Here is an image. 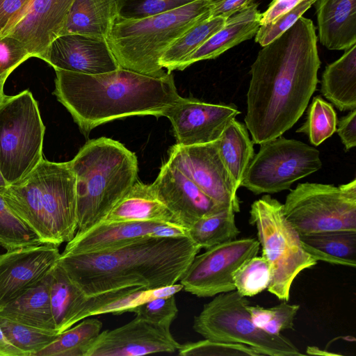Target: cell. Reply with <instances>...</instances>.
<instances>
[{
	"instance_id": "cell-1",
	"label": "cell",
	"mask_w": 356,
	"mask_h": 356,
	"mask_svg": "<svg viewBox=\"0 0 356 356\" xmlns=\"http://www.w3.org/2000/svg\"><path fill=\"white\" fill-rule=\"evenodd\" d=\"M321 65L316 28L301 17L259 51L250 67L244 121L253 143L291 129L316 89Z\"/></svg>"
},
{
	"instance_id": "cell-2",
	"label": "cell",
	"mask_w": 356,
	"mask_h": 356,
	"mask_svg": "<svg viewBox=\"0 0 356 356\" xmlns=\"http://www.w3.org/2000/svg\"><path fill=\"white\" fill-rule=\"evenodd\" d=\"M200 248L188 236H145L99 252L60 253L57 263L88 296L177 284Z\"/></svg>"
},
{
	"instance_id": "cell-3",
	"label": "cell",
	"mask_w": 356,
	"mask_h": 356,
	"mask_svg": "<svg viewBox=\"0 0 356 356\" xmlns=\"http://www.w3.org/2000/svg\"><path fill=\"white\" fill-rule=\"evenodd\" d=\"M55 72L54 94L86 136L96 127L117 119L164 116L181 97L169 72L153 76L122 67L97 74Z\"/></svg>"
},
{
	"instance_id": "cell-4",
	"label": "cell",
	"mask_w": 356,
	"mask_h": 356,
	"mask_svg": "<svg viewBox=\"0 0 356 356\" xmlns=\"http://www.w3.org/2000/svg\"><path fill=\"white\" fill-rule=\"evenodd\" d=\"M0 195L42 243L59 246L74 236L76 178L68 162L43 159L24 178L1 188Z\"/></svg>"
},
{
	"instance_id": "cell-5",
	"label": "cell",
	"mask_w": 356,
	"mask_h": 356,
	"mask_svg": "<svg viewBox=\"0 0 356 356\" xmlns=\"http://www.w3.org/2000/svg\"><path fill=\"white\" fill-rule=\"evenodd\" d=\"M68 163L76 178L77 232L104 220L138 179V160L123 144L88 140Z\"/></svg>"
},
{
	"instance_id": "cell-6",
	"label": "cell",
	"mask_w": 356,
	"mask_h": 356,
	"mask_svg": "<svg viewBox=\"0 0 356 356\" xmlns=\"http://www.w3.org/2000/svg\"><path fill=\"white\" fill-rule=\"evenodd\" d=\"M211 0H195L172 10L143 18L118 17L106 38L122 68L161 76L159 60L167 48L195 24L209 18Z\"/></svg>"
},
{
	"instance_id": "cell-7",
	"label": "cell",
	"mask_w": 356,
	"mask_h": 356,
	"mask_svg": "<svg viewBox=\"0 0 356 356\" xmlns=\"http://www.w3.org/2000/svg\"><path fill=\"white\" fill-rule=\"evenodd\" d=\"M249 222L257 228L262 256L269 264L267 290L279 300L288 301L294 280L317 261L304 250L299 233L284 214L283 204L270 195L252 204Z\"/></svg>"
},
{
	"instance_id": "cell-8",
	"label": "cell",
	"mask_w": 356,
	"mask_h": 356,
	"mask_svg": "<svg viewBox=\"0 0 356 356\" xmlns=\"http://www.w3.org/2000/svg\"><path fill=\"white\" fill-rule=\"evenodd\" d=\"M45 127L38 102L26 90L0 104V173L7 185L28 175L43 159Z\"/></svg>"
},
{
	"instance_id": "cell-9",
	"label": "cell",
	"mask_w": 356,
	"mask_h": 356,
	"mask_svg": "<svg viewBox=\"0 0 356 356\" xmlns=\"http://www.w3.org/2000/svg\"><path fill=\"white\" fill-rule=\"evenodd\" d=\"M249 304L236 290L218 294L195 316L193 328L204 339L246 345L261 355H305L282 334L272 335L257 327L246 309Z\"/></svg>"
},
{
	"instance_id": "cell-10",
	"label": "cell",
	"mask_w": 356,
	"mask_h": 356,
	"mask_svg": "<svg viewBox=\"0 0 356 356\" xmlns=\"http://www.w3.org/2000/svg\"><path fill=\"white\" fill-rule=\"evenodd\" d=\"M283 211L299 234L356 231V179L338 186L299 184L286 196Z\"/></svg>"
},
{
	"instance_id": "cell-11",
	"label": "cell",
	"mask_w": 356,
	"mask_h": 356,
	"mask_svg": "<svg viewBox=\"0 0 356 356\" xmlns=\"http://www.w3.org/2000/svg\"><path fill=\"white\" fill-rule=\"evenodd\" d=\"M319 151L306 143L279 136L260 144L241 184L255 195L287 190L296 181L320 170Z\"/></svg>"
},
{
	"instance_id": "cell-12",
	"label": "cell",
	"mask_w": 356,
	"mask_h": 356,
	"mask_svg": "<svg viewBox=\"0 0 356 356\" xmlns=\"http://www.w3.org/2000/svg\"><path fill=\"white\" fill-rule=\"evenodd\" d=\"M259 248L257 239L242 238L206 249L194 257L179 283L185 291L200 298L234 291V272L257 255Z\"/></svg>"
},
{
	"instance_id": "cell-13",
	"label": "cell",
	"mask_w": 356,
	"mask_h": 356,
	"mask_svg": "<svg viewBox=\"0 0 356 356\" xmlns=\"http://www.w3.org/2000/svg\"><path fill=\"white\" fill-rule=\"evenodd\" d=\"M218 204L240 211L237 187L220 156L217 140L183 146L173 145L167 161Z\"/></svg>"
},
{
	"instance_id": "cell-14",
	"label": "cell",
	"mask_w": 356,
	"mask_h": 356,
	"mask_svg": "<svg viewBox=\"0 0 356 356\" xmlns=\"http://www.w3.org/2000/svg\"><path fill=\"white\" fill-rule=\"evenodd\" d=\"M74 0H29L9 20L0 35L19 40L32 57L42 59L62 33Z\"/></svg>"
},
{
	"instance_id": "cell-15",
	"label": "cell",
	"mask_w": 356,
	"mask_h": 356,
	"mask_svg": "<svg viewBox=\"0 0 356 356\" xmlns=\"http://www.w3.org/2000/svg\"><path fill=\"white\" fill-rule=\"evenodd\" d=\"M241 112L233 104H211L181 97L165 111L177 144L202 145L220 139L228 124Z\"/></svg>"
},
{
	"instance_id": "cell-16",
	"label": "cell",
	"mask_w": 356,
	"mask_h": 356,
	"mask_svg": "<svg viewBox=\"0 0 356 356\" xmlns=\"http://www.w3.org/2000/svg\"><path fill=\"white\" fill-rule=\"evenodd\" d=\"M179 343L170 328L136 316L127 324L100 332L85 356H140L174 353Z\"/></svg>"
},
{
	"instance_id": "cell-17",
	"label": "cell",
	"mask_w": 356,
	"mask_h": 356,
	"mask_svg": "<svg viewBox=\"0 0 356 356\" xmlns=\"http://www.w3.org/2000/svg\"><path fill=\"white\" fill-rule=\"evenodd\" d=\"M42 60L54 70L97 74L120 67L106 37L80 33L61 34L47 47Z\"/></svg>"
},
{
	"instance_id": "cell-18",
	"label": "cell",
	"mask_w": 356,
	"mask_h": 356,
	"mask_svg": "<svg viewBox=\"0 0 356 356\" xmlns=\"http://www.w3.org/2000/svg\"><path fill=\"white\" fill-rule=\"evenodd\" d=\"M60 254L58 246L47 243L0 254V309L41 281Z\"/></svg>"
},
{
	"instance_id": "cell-19",
	"label": "cell",
	"mask_w": 356,
	"mask_h": 356,
	"mask_svg": "<svg viewBox=\"0 0 356 356\" xmlns=\"http://www.w3.org/2000/svg\"><path fill=\"white\" fill-rule=\"evenodd\" d=\"M188 236V229L157 221H102L88 229L76 232L62 253L79 254L114 248L145 236Z\"/></svg>"
},
{
	"instance_id": "cell-20",
	"label": "cell",
	"mask_w": 356,
	"mask_h": 356,
	"mask_svg": "<svg viewBox=\"0 0 356 356\" xmlns=\"http://www.w3.org/2000/svg\"><path fill=\"white\" fill-rule=\"evenodd\" d=\"M151 186L179 226L188 229L200 218L226 207L217 204L180 170L166 161Z\"/></svg>"
},
{
	"instance_id": "cell-21",
	"label": "cell",
	"mask_w": 356,
	"mask_h": 356,
	"mask_svg": "<svg viewBox=\"0 0 356 356\" xmlns=\"http://www.w3.org/2000/svg\"><path fill=\"white\" fill-rule=\"evenodd\" d=\"M258 4L249 6L229 17L225 25L200 47L189 56L179 67L183 70L193 63L202 60L213 59L255 36L259 26L261 13Z\"/></svg>"
},
{
	"instance_id": "cell-22",
	"label": "cell",
	"mask_w": 356,
	"mask_h": 356,
	"mask_svg": "<svg viewBox=\"0 0 356 356\" xmlns=\"http://www.w3.org/2000/svg\"><path fill=\"white\" fill-rule=\"evenodd\" d=\"M318 38L330 50L356 44V0H316Z\"/></svg>"
},
{
	"instance_id": "cell-23",
	"label": "cell",
	"mask_w": 356,
	"mask_h": 356,
	"mask_svg": "<svg viewBox=\"0 0 356 356\" xmlns=\"http://www.w3.org/2000/svg\"><path fill=\"white\" fill-rule=\"evenodd\" d=\"M102 221H157L179 226L172 213L157 197L151 184H144L138 179Z\"/></svg>"
},
{
	"instance_id": "cell-24",
	"label": "cell",
	"mask_w": 356,
	"mask_h": 356,
	"mask_svg": "<svg viewBox=\"0 0 356 356\" xmlns=\"http://www.w3.org/2000/svg\"><path fill=\"white\" fill-rule=\"evenodd\" d=\"M0 316L21 324L56 331L50 302L49 273L1 309Z\"/></svg>"
},
{
	"instance_id": "cell-25",
	"label": "cell",
	"mask_w": 356,
	"mask_h": 356,
	"mask_svg": "<svg viewBox=\"0 0 356 356\" xmlns=\"http://www.w3.org/2000/svg\"><path fill=\"white\" fill-rule=\"evenodd\" d=\"M50 302L58 334L81 321L88 296L69 277L56 262L49 272Z\"/></svg>"
},
{
	"instance_id": "cell-26",
	"label": "cell",
	"mask_w": 356,
	"mask_h": 356,
	"mask_svg": "<svg viewBox=\"0 0 356 356\" xmlns=\"http://www.w3.org/2000/svg\"><path fill=\"white\" fill-rule=\"evenodd\" d=\"M321 92L341 111L356 109V44L325 67Z\"/></svg>"
},
{
	"instance_id": "cell-27",
	"label": "cell",
	"mask_w": 356,
	"mask_h": 356,
	"mask_svg": "<svg viewBox=\"0 0 356 356\" xmlns=\"http://www.w3.org/2000/svg\"><path fill=\"white\" fill-rule=\"evenodd\" d=\"M119 14L120 0H74L61 34L106 37Z\"/></svg>"
},
{
	"instance_id": "cell-28",
	"label": "cell",
	"mask_w": 356,
	"mask_h": 356,
	"mask_svg": "<svg viewBox=\"0 0 356 356\" xmlns=\"http://www.w3.org/2000/svg\"><path fill=\"white\" fill-rule=\"evenodd\" d=\"M304 250L317 261L355 268L356 231L338 230L300 234Z\"/></svg>"
},
{
	"instance_id": "cell-29",
	"label": "cell",
	"mask_w": 356,
	"mask_h": 356,
	"mask_svg": "<svg viewBox=\"0 0 356 356\" xmlns=\"http://www.w3.org/2000/svg\"><path fill=\"white\" fill-rule=\"evenodd\" d=\"M218 149L226 168L238 188L254 157L253 142L245 125L232 120L217 140Z\"/></svg>"
},
{
	"instance_id": "cell-30",
	"label": "cell",
	"mask_w": 356,
	"mask_h": 356,
	"mask_svg": "<svg viewBox=\"0 0 356 356\" xmlns=\"http://www.w3.org/2000/svg\"><path fill=\"white\" fill-rule=\"evenodd\" d=\"M227 19L208 18L189 29L167 48L160 58L161 66L169 73L178 70L189 56L225 25Z\"/></svg>"
},
{
	"instance_id": "cell-31",
	"label": "cell",
	"mask_w": 356,
	"mask_h": 356,
	"mask_svg": "<svg viewBox=\"0 0 356 356\" xmlns=\"http://www.w3.org/2000/svg\"><path fill=\"white\" fill-rule=\"evenodd\" d=\"M235 213L229 207L205 216L188 229V236L204 249L236 239L240 231L236 225Z\"/></svg>"
},
{
	"instance_id": "cell-32",
	"label": "cell",
	"mask_w": 356,
	"mask_h": 356,
	"mask_svg": "<svg viewBox=\"0 0 356 356\" xmlns=\"http://www.w3.org/2000/svg\"><path fill=\"white\" fill-rule=\"evenodd\" d=\"M102 323L95 318H83L74 327L63 331L35 356H85V353L100 333Z\"/></svg>"
},
{
	"instance_id": "cell-33",
	"label": "cell",
	"mask_w": 356,
	"mask_h": 356,
	"mask_svg": "<svg viewBox=\"0 0 356 356\" xmlns=\"http://www.w3.org/2000/svg\"><path fill=\"white\" fill-rule=\"evenodd\" d=\"M337 114L332 105L318 95L313 98L307 120L296 132L306 134L310 143L318 146L337 131Z\"/></svg>"
},
{
	"instance_id": "cell-34",
	"label": "cell",
	"mask_w": 356,
	"mask_h": 356,
	"mask_svg": "<svg viewBox=\"0 0 356 356\" xmlns=\"http://www.w3.org/2000/svg\"><path fill=\"white\" fill-rule=\"evenodd\" d=\"M42 244L38 235L9 207L0 195V248L10 251Z\"/></svg>"
},
{
	"instance_id": "cell-35",
	"label": "cell",
	"mask_w": 356,
	"mask_h": 356,
	"mask_svg": "<svg viewBox=\"0 0 356 356\" xmlns=\"http://www.w3.org/2000/svg\"><path fill=\"white\" fill-rule=\"evenodd\" d=\"M0 325L8 340L26 356H35L58 334L56 331L21 324L1 316Z\"/></svg>"
},
{
	"instance_id": "cell-36",
	"label": "cell",
	"mask_w": 356,
	"mask_h": 356,
	"mask_svg": "<svg viewBox=\"0 0 356 356\" xmlns=\"http://www.w3.org/2000/svg\"><path fill=\"white\" fill-rule=\"evenodd\" d=\"M270 281L269 264L262 255L246 260L233 273L235 290L244 297H252L267 289Z\"/></svg>"
},
{
	"instance_id": "cell-37",
	"label": "cell",
	"mask_w": 356,
	"mask_h": 356,
	"mask_svg": "<svg viewBox=\"0 0 356 356\" xmlns=\"http://www.w3.org/2000/svg\"><path fill=\"white\" fill-rule=\"evenodd\" d=\"M178 354L182 356H259L261 355L254 348L236 343L204 339L196 342L181 344Z\"/></svg>"
},
{
	"instance_id": "cell-38",
	"label": "cell",
	"mask_w": 356,
	"mask_h": 356,
	"mask_svg": "<svg viewBox=\"0 0 356 356\" xmlns=\"http://www.w3.org/2000/svg\"><path fill=\"white\" fill-rule=\"evenodd\" d=\"M128 312L167 327L176 318L178 309L175 295L158 297L130 309Z\"/></svg>"
},
{
	"instance_id": "cell-39",
	"label": "cell",
	"mask_w": 356,
	"mask_h": 356,
	"mask_svg": "<svg viewBox=\"0 0 356 356\" xmlns=\"http://www.w3.org/2000/svg\"><path fill=\"white\" fill-rule=\"evenodd\" d=\"M315 2L316 0H305L271 22L261 25L255 35V42L262 47L267 45L292 26Z\"/></svg>"
},
{
	"instance_id": "cell-40",
	"label": "cell",
	"mask_w": 356,
	"mask_h": 356,
	"mask_svg": "<svg viewBox=\"0 0 356 356\" xmlns=\"http://www.w3.org/2000/svg\"><path fill=\"white\" fill-rule=\"evenodd\" d=\"M195 0H120L119 17L143 18L188 4Z\"/></svg>"
},
{
	"instance_id": "cell-41",
	"label": "cell",
	"mask_w": 356,
	"mask_h": 356,
	"mask_svg": "<svg viewBox=\"0 0 356 356\" xmlns=\"http://www.w3.org/2000/svg\"><path fill=\"white\" fill-rule=\"evenodd\" d=\"M31 57V54L19 40L10 35H0V75L9 76Z\"/></svg>"
},
{
	"instance_id": "cell-42",
	"label": "cell",
	"mask_w": 356,
	"mask_h": 356,
	"mask_svg": "<svg viewBox=\"0 0 356 356\" xmlns=\"http://www.w3.org/2000/svg\"><path fill=\"white\" fill-rule=\"evenodd\" d=\"M299 309V305L289 304L287 301L270 307L271 317L263 330L272 335H279L284 330H293Z\"/></svg>"
},
{
	"instance_id": "cell-43",
	"label": "cell",
	"mask_w": 356,
	"mask_h": 356,
	"mask_svg": "<svg viewBox=\"0 0 356 356\" xmlns=\"http://www.w3.org/2000/svg\"><path fill=\"white\" fill-rule=\"evenodd\" d=\"M337 133L345 148L348 150L356 146V109L350 111L338 122Z\"/></svg>"
},
{
	"instance_id": "cell-44",
	"label": "cell",
	"mask_w": 356,
	"mask_h": 356,
	"mask_svg": "<svg viewBox=\"0 0 356 356\" xmlns=\"http://www.w3.org/2000/svg\"><path fill=\"white\" fill-rule=\"evenodd\" d=\"M253 0H216L211 1L209 18L221 17L228 18L249 6Z\"/></svg>"
},
{
	"instance_id": "cell-45",
	"label": "cell",
	"mask_w": 356,
	"mask_h": 356,
	"mask_svg": "<svg viewBox=\"0 0 356 356\" xmlns=\"http://www.w3.org/2000/svg\"><path fill=\"white\" fill-rule=\"evenodd\" d=\"M303 1L305 0H273L266 11L261 13L260 26L271 22Z\"/></svg>"
},
{
	"instance_id": "cell-46",
	"label": "cell",
	"mask_w": 356,
	"mask_h": 356,
	"mask_svg": "<svg viewBox=\"0 0 356 356\" xmlns=\"http://www.w3.org/2000/svg\"><path fill=\"white\" fill-rule=\"evenodd\" d=\"M29 0H0V33Z\"/></svg>"
},
{
	"instance_id": "cell-47",
	"label": "cell",
	"mask_w": 356,
	"mask_h": 356,
	"mask_svg": "<svg viewBox=\"0 0 356 356\" xmlns=\"http://www.w3.org/2000/svg\"><path fill=\"white\" fill-rule=\"evenodd\" d=\"M246 309L253 323L263 330V328L269 322L271 317L270 308H264L258 305L252 306L249 304L246 306Z\"/></svg>"
},
{
	"instance_id": "cell-48",
	"label": "cell",
	"mask_w": 356,
	"mask_h": 356,
	"mask_svg": "<svg viewBox=\"0 0 356 356\" xmlns=\"http://www.w3.org/2000/svg\"><path fill=\"white\" fill-rule=\"evenodd\" d=\"M0 356H26L7 338L0 325Z\"/></svg>"
},
{
	"instance_id": "cell-49",
	"label": "cell",
	"mask_w": 356,
	"mask_h": 356,
	"mask_svg": "<svg viewBox=\"0 0 356 356\" xmlns=\"http://www.w3.org/2000/svg\"><path fill=\"white\" fill-rule=\"evenodd\" d=\"M308 355H339V354L329 353L325 350L324 352L316 346H308L307 349Z\"/></svg>"
},
{
	"instance_id": "cell-50",
	"label": "cell",
	"mask_w": 356,
	"mask_h": 356,
	"mask_svg": "<svg viewBox=\"0 0 356 356\" xmlns=\"http://www.w3.org/2000/svg\"><path fill=\"white\" fill-rule=\"evenodd\" d=\"M8 76L7 75H0V104L5 95L3 93V86Z\"/></svg>"
},
{
	"instance_id": "cell-51",
	"label": "cell",
	"mask_w": 356,
	"mask_h": 356,
	"mask_svg": "<svg viewBox=\"0 0 356 356\" xmlns=\"http://www.w3.org/2000/svg\"><path fill=\"white\" fill-rule=\"evenodd\" d=\"M6 186H7V184H6V182L5 181V180L3 179V177L1 176V175L0 173V188H3V187H5Z\"/></svg>"
},
{
	"instance_id": "cell-52",
	"label": "cell",
	"mask_w": 356,
	"mask_h": 356,
	"mask_svg": "<svg viewBox=\"0 0 356 356\" xmlns=\"http://www.w3.org/2000/svg\"><path fill=\"white\" fill-rule=\"evenodd\" d=\"M216 1V0H211V1Z\"/></svg>"
}]
</instances>
